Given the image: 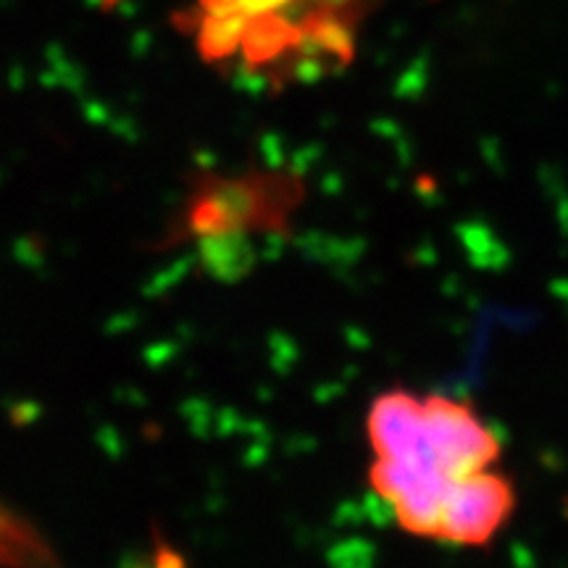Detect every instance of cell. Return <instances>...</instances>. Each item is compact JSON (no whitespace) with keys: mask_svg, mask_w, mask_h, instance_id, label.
Here are the masks:
<instances>
[{"mask_svg":"<svg viewBox=\"0 0 568 568\" xmlns=\"http://www.w3.org/2000/svg\"><path fill=\"white\" fill-rule=\"evenodd\" d=\"M516 487L497 466L453 481L443 503L435 542L447 548H485L508 527L516 510Z\"/></svg>","mask_w":568,"mask_h":568,"instance_id":"3","label":"cell"},{"mask_svg":"<svg viewBox=\"0 0 568 568\" xmlns=\"http://www.w3.org/2000/svg\"><path fill=\"white\" fill-rule=\"evenodd\" d=\"M203 53L255 77H287L339 61L355 0H197Z\"/></svg>","mask_w":568,"mask_h":568,"instance_id":"1","label":"cell"},{"mask_svg":"<svg viewBox=\"0 0 568 568\" xmlns=\"http://www.w3.org/2000/svg\"><path fill=\"white\" fill-rule=\"evenodd\" d=\"M503 456L497 429L464 397L418 393L389 443L372 458H416L450 477L485 471Z\"/></svg>","mask_w":568,"mask_h":568,"instance_id":"2","label":"cell"},{"mask_svg":"<svg viewBox=\"0 0 568 568\" xmlns=\"http://www.w3.org/2000/svg\"><path fill=\"white\" fill-rule=\"evenodd\" d=\"M103 3H105V6H111V3H116V0H103Z\"/></svg>","mask_w":568,"mask_h":568,"instance_id":"4","label":"cell"}]
</instances>
